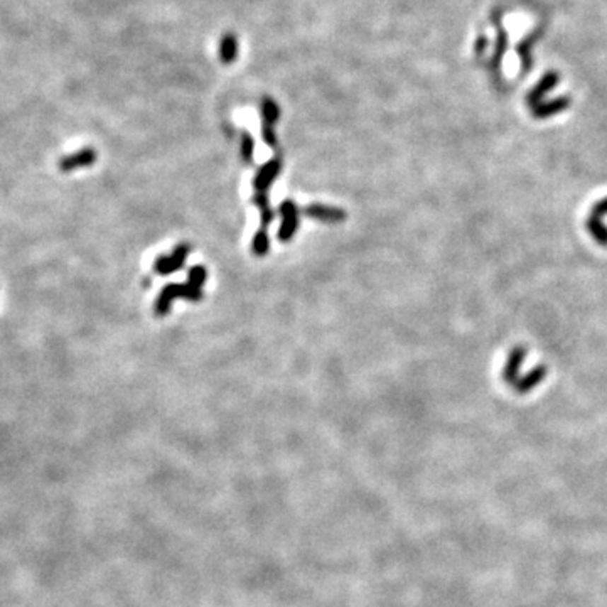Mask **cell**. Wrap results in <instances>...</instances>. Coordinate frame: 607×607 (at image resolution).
<instances>
[{"label":"cell","instance_id":"6da1fadb","mask_svg":"<svg viewBox=\"0 0 607 607\" xmlns=\"http://www.w3.org/2000/svg\"><path fill=\"white\" fill-rule=\"evenodd\" d=\"M191 252V246L186 243L178 245L170 255H161L156 262H154V272L157 275H170L175 270H179L186 262V257Z\"/></svg>","mask_w":607,"mask_h":607},{"label":"cell","instance_id":"7a4b0ae2","mask_svg":"<svg viewBox=\"0 0 607 607\" xmlns=\"http://www.w3.org/2000/svg\"><path fill=\"white\" fill-rule=\"evenodd\" d=\"M280 213H282V224H280V230H279V235H277V238L280 241H289L297 231L299 208L292 200H287L282 202V206H280Z\"/></svg>","mask_w":607,"mask_h":607},{"label":"cell","instance_id":"3957f363","mask_svg":"<svg viewBox=\"0 0 607 607\" xmlns=\"http://www.w3.org/2000/svg\"><path fill=\"white\" fill-rule=\"evenodd\" d=\"M280 169H282V161H280V157H275V159L268 161L265 166H262L253 179L255 192H267L268 187H270L275 179L279 178Z\"/></svg>","mask_w":607,"mask_h":607},{"label":"cell","instance_id":"277c9868","mask_svg":"<svg viewBox=\"0 0 607 607\" xmlns=\"http://www.w3.org/2000/svg\"><path fill=\"white\" fill-rule=\"evenodd\" d=\"M96 161V151L91 147H85L80 149L78 152L69 154V156H64L59 159V170H63V173H71L74 169H81V167H90L93 166Z\"/></svg>","mask_w":607,"mask_h":607},{"label":"cell","instance_id":"5b68a950","mask_svg":"<svg viewBox=\"0 0 607 607\" xmlns=\"http://www.w3.org/2000/svg\"><path fill=\"white\" fill-rule=\"evenodd\" d=\"M304 213L312 219H318L320 223H341L346 219V211L341 208H333L325 204H311L304 209Z\"/></svg>","mask_w":607,"mask_h":607},{"label":"cell","instance_id":"8992f818","mask_svg":"<svg viewBox=\"0 0 607 607\" xmlns=\"http://www.w3.org/2000/svg\"><path fill=\"white\" fill-rule=\"evenodd\" d=\"M253 204L260 209V228L267 230V226L274 221V211L270 208V201H268L267 192H255Z\"/></svg>","mask_w":607,"mask_h":607},{"label":"cell","instance_id":"52a82bcc","mask_svg":"<svg viewBox=\"0 0 607 607\" xmlns=\"http://www.w3.org/2000/svg\"><path fill=\"white\" fill-rule=\"evenodd\" d=\"M268 250H270V238H268V233L267 230H258L255 233L253 241H252V252L257 255V257H265L268 253Z\"/></svg>","mask_w":607,"mask_h":607},{"label":"cell","instance_id":"ba28073f","mask_svg":"<svg viewBox=\"0 0 607 607\" xmlns=\"http://www.w3.org/2000/svg\"><path fill=\"white\" fill-rule=\"evenodd\" d=\"M206 277H208V272H206V268L201 267V265H196V267H192L191 270H189L187 282L195 285V287L202 289V285H204V282H206Z\"/></svg>","mask_w":607,"mask_h":607},{"label":"cell","instance_id":"9c48e42d","mask_svg":"<svg viewBox=\"0 0 607 607\" xmlns=\"http://www.w3.org/2000/svg\"><path fill=\"white\" fill-rule=\"evenodd\" d=\"M241 157H243L246 164L252 162V157H253V140L248 134H246V132L243 134V142H241Z\"/></svg>","mask_w":607,"mask_h":607}]
</instances>
